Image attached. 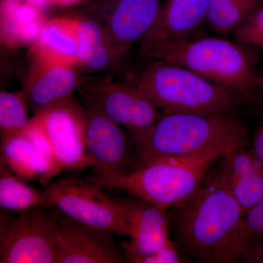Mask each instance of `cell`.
Segmentation results:
<instances>
[{
	"label": "cell",
	"mask_w": 263,
	"mask_h": 263,
	"mask_svg": "<svg viewBox=\"0 0 263 263\" xmlns=\"http://www.w3.org/2000/svg\"><path fill=\"white\" fill-rule=\"evenodd\" d=\"M240 262L263 263V236L249 249Z\"/></svg>",
	"instance_id": "29"
},
{
	"label": "cell",
	"mask_w": 263,
	"mask_h": 263,
	"mask_svg": "<svg viewBox=\"0 0 263 263\" xmlns=\"http://www.w3.org/2000/svg\"><path fill=\"white\" fill-rule=\"evenodd\" d=\"M27 3H30L37 7L39 9L42 10L44 8L48 6L50 4H52V0H25Z\"/></svg>",
	"instance_id": "30"
},
{
	"label": "cell",
	"mask_w": 263,
	"mask_h": 263,
	"mask_svg": "<svg viewBox=\"0 0 263 263\" xmlns=\"http://www.w3.org/2000/svg\"><path fill=\"white\" fill-rule=\"evenodd\" d=\"M33 44L40 63L78 64V20L61 18L45 22Z\"/></svg>",
	"instance_id": "17"
},
{
	"label": "cell",
	"mask_w": 263,
	"mask_h": 263,
	"mask_svg": "<svg viewBox=\"0 0 263 263\" xmlns=\"http://www.w3.org/2000/svg\"><path fill=\"white\" fill-rule=\"evenodd\" d=\"M245 47L228 40L195 34L160 45L146 56L181 66L235 93L249 95L258 87L259 77Z\"/></svg>",
	"instance_id": "3"
},
{
	"label": "cell",
	"mask_w": 263,
	"mask_h": 263,
	"mask_svg": "<svg viewBox=\"0 0 263 263\" xmlns=\"http://www.w3.org/2000/svg\"><path fill=\"white\" fill-rule=\"evenodd\" d=\"M1 165L19 179L38 181L44 186L63 170L36 149L22 134L1 143Z\"/></svg>",
	"instance_id": "15"
},
{
	"label": "cell",
	"mask_w": 263,
	"mask_h": 263,
	"mask_svg": "<svg viewBox=\"0 0 263 263\" xmlns=\"http://www.w3.org/2000/svg\"><path fill=\"white\" fill-rule=\"evenodd\" d=\"M210 163L156 161L142 164L127 175L87 179L102 188L125 190L140 200L168 210L201 187Z\"/></svg>",
	"instance_id": "5"
},
{
	"label": "cell",
	"mask_w": 263,
	"mask_h": 263,
	"mask_svg": "<svg viewBox=\"0 0 263 263\" xmlns=\"http://www.w3.org/2000/svg\"><path fill=\"white\" fill-rule=\"evenodd\" d=\"M39 66L24 95L34 114L70 97L79 86L74 65L40 63Z\"/></svg>",
	"instance_id": "16"
},
{
	"label": "cell",
	"mask_w": 263,
	"mask_h": 263,
	"mask_svg": "<svg viewBox=\"0 0 263 263\" xmlns=\"http://www.w3.org/2000/svg\"><path fill=\"white\" fill-rule=\"evenodd\" d=\"M224 185L238 202L243 215L262 199L263 168Z\"/></svg>",
	"instance_id": "24"
},
{
	"label": "cell",
	"mask_w": 263,
	"mask_h": 263,
	"mask_svg": "<svg viewBox=\"0 0 263 263\" xmlns=\"http://www.w3.org/2000/svg\"><path fill=\"white\" fill-rule=\"evenodd\" d=\"M62 247L57 263H126L122 243L109 230L57 213Z\"/></svg>",
	"instance_id": "11"
},
{
	"label": "cell",
	"mask_w": 263,
	"mask_h": 263,
	"mask_svg": "<svg viewBox=\"0 0 263 263\" xmlns=\"http://www.w3.org/2000/svg\"><path fill=\"white\" fill-rule=\"evenodd\" d=\"M252 150L263 164V109L259 112V122L254 132Z\"/></svg>",
	"instance_id": "28"
},
{
	"label": "cell",
	"mask_w": 263,
	"mask_h": 263,
	"mask_svg": "<svg viewBox=\"0 0 263 263\" xmlns=\"http://www.w3.org/2000/svg\"><path fill=\"white\" fill-rule=\"evenodd\" d=\"M48 205L46 193L29 186L5 166L0 167V205L6 210L24 212Z\"/></svg>",
	"instance_id": "20"
},
{
	"label": "cell",
	"mask_w": 263,
	"mask_h": 263,
	"mask_svg": "<svg viewBox=\"0 0 263 263\" xmlns=\"http://www.w3.org/2000/svg\"><path fill=\"white\" fill-rule=\"evenodd\" d=\"M29 120L24 95L1 91L0 130L1 143L23 133Z\"/></svg>",
	"instance_id": "23"
},
{
	"label": "cell",
	"mask_w": 263,
	"mask_h": 263,
	"mask_svg": "<svg viewBox=\"0 0 263 263\" xmlns=\"http://www.w3.org/2000/svg\"><path fill=\"white\" fill-rule=\"evenodd\" d=\"M89 180L65 179L45 185L48 205L89 226L129 235V215L125 200L116 201Z\"/></svg>",
	"instance_id": "6"
},
{
	"label": "cell",
	"mask_w": 263,
	"mask_h": 263,
	"mask_svg": "<svg viewBox=\"0 0 263 263\" xmlns=\"http://www.w3.org/2000/svg\"><path fill=\"white\" fill-rule=\"evenodd\" d=\"M258 87L263 90V76L258 78Z\"/></svg>",
	"instance_id": "32"
},
{
	"label": "cell",
	"mask_w": 263,
	"mask_h": 263,
	"mask_svg": "<svg viewBox=\"0 0 263 263\" xmlns=\"http://www.w3.org/2000/svg\"><path fill=\"white\" fill-rule=\"evenodd\" d=\"M259 0H209L205 22L216 33L229 34L259 8Z\"/></svg>",
	"instance_id": "21"
},
{
	"label": "cell",
	"mask_w": 263,
	"mask_h": 263,
	"mask_svg": "<svg viewBox=\"0 0 263 263\" xmlns=\"http://www.w3.org/2000/svg\"><path fill=\"white\" fill-rule=\"evenodd\" d=\"M234 32L237 43L263 47V7L254 10Z\"/></svg>",
	"instance_id": "25"
},
{
	"label": "cell",
	"mask_w": 263,
	"mask_h": 263,
	"mask_svg": "<svg viewBox=\"0 0 263 263\" xmlns=\"http://www.w3.org/2000/svg\"><path fill=\"white\" fill-rule=\"evenodd\" d=\"M79 89L88 108L99 110L127 129L133 141L146 134L162 117L134 84L84 81Z\"/></svg>",
	"instance_id": "8"
},
{
	"label": "cell",
	"mask_w": 263,
	"mask_h": 263,
	"mask_svg": "<svg viewBox=\"0 0 263 263\" xmlns=\"http://www.w3.org/2000/svg\"><path fill=\"white\" fill-rule=\"evenodd\" d=\"M263 236V197L237 223L226 241L216 251L212 263L241 261L249 249Z\"/></svg>",
	"instance_id": "18"
},
{
	"label": "cell",
	"mask_w": 263,
	"mask_h": 263,
	"mask_svg": "<svg viewBox=\"0 0 263 263\" xmlns=\"http://www.w3.org/2000/svg\"><path fill=\"white\" fill-rule=\"evenodd\" d=\"M134 142L141 164L156 161L201 163L247 146V130L230 114H164Z\"/></svg>",
	"instance_id": "1"
},
{
	"label": "cell",
	"mask_w": 263,
	"mask_h": 263,
	"mask_svg": "<svg viewBox=\"0 0 263 263\" xmlns=\"http://www.w3.org/2000/svg\"><path fill=\"white\" fill-rule=\"evenodd\" d=\"M129 240H122L128 262L140 263L147 256L173 242L166 209L149 202L127 200Z\"/></svg>",
	"instance_id": "12"
},
{
	"label": "cell",
	"mask_w": 263,
	"mask_h": 263,
	"mask_svg": "<svg viewBox=\"0 0 263 263\" xmlns=\"http://www.w3.org/2000/svg\"><path fill=\"white\" fill-rule=\"evenodd\" d=\"M160 10V0H116L103 26L119 60L146 37Z\"/></svg>",
	"instance_id": "13"
},
{
	"label": "cell",
	"mask_w": 263,
	"mask_h": 263,
	"mask_svg": "<svg viewBox=\"0 0 263 263\" xmlns=\"http://www.w3.org/2000/svg\"><path fill=\"white\" fill-rule=\"evenodd\" d=\"M43 20L41 10L25 0L2 1V37L10 44H20L24 27Z\"/></svg>",
	"instance_id": "22"
},
{
	"label": "cell",
	"mask_w": 263,
	"mask_h": 263,
	"mask_svg": "<svg viewBox=\"0 0 263 263\" xmlns=\"http://www.w3.org/2000/svg\"><path fill=\"white\" fill-rule=\"evenodd\" d=\"M78 64L90 71L104 70L119 60L103 26L95 21L78 20Z\"/></svg>",
	"instance_id": "19"
},
{
	"label": "cell",
	"mask_w": 263,
	"mask_h": 263,
	"mask_svg": "<svg viewBox=\"0 0 263 263\" xmlns=\"http://www.w3.org/2000/svg\"><path fill=\"white\" fill-rule=\"evenodd\" d=\"M134 84L164 114H230L238 105L234 91L160 60L150 64Z\"/></svg>",
	"instance_id": "4"
},
{
	"label": "cell",
	"mask_w": 263,
	"mask_h": 263,
	"mask_svg": "<svg viewBox=\"0 0 263 263\" xmlns=\"http://www.w3.org/2000/svg\"><path fill=\"white\" fill-rule=\"evenodd\" d=\"M86 135L94 160L88 179L127 175L141 164L138 148L130 135L95 109H86Z\"/></svg>",
	"instance_id": "10"
},
{
	"label": "cell",
	"mask_w": 263,
	"mask_h": 263,
	"mask_svg": "<svg viewBox=\"0 0 263 263\" xmlns=\"http://www.w3.org/2000/svg\"><path fill=\"white\" fill-rule=\"evenodd\" d=\"M22 134L30 142L31 144L36 149L39 151L45 157H47L48 160H51L53 163L61 166L57 160L53 146H52L47 133L43 128L42 124L40 122L37 116L34 115V117L29 120L28 125L27 126Z\"/></svg>",
	"instance_id": "26"
},
{
	"label": "cell",
	"mask_w": 263,
	"mask_h": 263,
	"mask_svg": "<svg viewBox=\"0 0 263 263\" xmlns=\"http://www.w3.org/2000/svg\"><path fill=\"white\" fill-rule=\"evenodd\" d=\"M186 262L180 253L174 240L155 253L147 256L140 263H181Z\"/></svg>",
	"instance_id": "27"
},
{
	"label": "cell",
	"mask_w": 263,
	"mask_h": 263,
	"mask_svg": "<svg viewBox=\"0 0 263 263\" xmlns=\"http://www.w3.org/2000/svg\"><path fill=\"white\" fill-rule=\"evenodd\" d=\"M170 232L185 262H212L243 216L230 190L215 176L167 211Z\"/></svg>",
	"instance_id": "2"
},
{
	"label": "cell",
	"mask_w": 263,
	"mask_h": 263,
	"mask_svg": "<svg viewBox=\"0 0 263 263\" xmlns=\"http://www.w3.org/2000/svg\"><path fill=\"white\" fill-rule=\"evenodd\" d=\"M209 5V0H168L141 41L142 53L146 56L160 45L195 34L206 18Z\"/></svg>",
	"instance_id": "14"
},
{
	"label": "cell",
	"mask_w": 263,
	"mask_h": 263,
	"mask_svg": "<svg viewBox=\"0 0 263 263\" xmlns=\"http://www.w3.org/2000/svg\"><path fill=\"white\" fill-rule=\"evenodd\" d=\"M82 0H52L53 4L62 5V6H70V5L76 4Z\"/></svg>",
	"instance_id": "31"
},
{
	"label": "cell",
	"mask_w": 263,
	"mask_h": 263,
	"mask_svg": "<svg viewBox=\"0 0 263 263\" xmlns=\"http://www.w3.org/2000/svg\"><path fill=\"white\" fill-rule=\"evenodd\" d=\"M47 133L57 161L63 169L92 167L86 135V109L71 96L34 114Z\"/></svg>",
	"instance_id": "9"
},
{
	"label": "cell",
	"mask_w": 263,
	"mask_h": 263,
	"mask_svg": "<svg viewBox=\"0 0 263 263\" xmlns=\"http://www.w3.org/2000/svg\"><path fill=\"white\" fill-rule=\"evenodd\" d=\"M61 247L57 214L44 206L24 211L1 226V263H57Z\"/></svg>",
	"instance_id": "7"
}]
</instances>
